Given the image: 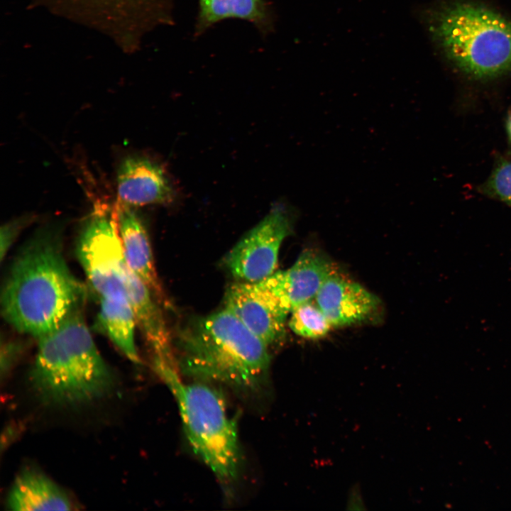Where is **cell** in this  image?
Here are the masks:
<instances>
[{
  "label": "cell",
  "mask_w": 511,
  "mask_h": 511,
  "mask_svg": "<svg viewBox=\"0 0 511 511\" xmlns=\"http://www.w3.org/2000/svg\"><path fill=\"white\" fill-rule=\"evenodd\" d=\"M84 286L70 270L53 227L40 230L13 261L1 292V311L16 331L37 339L79 305Z\"/></svg>",
  "instance_id": "1"
},
{
  "label": "cell",
  "mask_w": 511,
  "mask_h": 511,
  "mask_svg": "<svg viewBox=\"0 0 511 511\" xmlns=\"http://www.w3.org/2000/svg\"><path fill=\"white\" fill-rule=\"evenodd\" d=\"M176 351L181 374L239 389L255 388L270 362L268 346L225 308L181 329Z\"/></svg>",
  "instance_id": "2"
},
{
  "label": "cell",
  "mask_w": 511,
  "mask_h": 511,
  "mask_svg": "<svg viewBox=\"0 0 511 511\" xmlns=\"http://www.w3.org/2000/svg\"><path fill=\"white\" fill-rule=\"evenodd\" d=\"M38 341L30 382L43 403L75 406L99 400L113 390L114 374L79 309Z\"/></svg>",
  "instance_id": "3"
},
{
  "label": "cell",
  "mask_w": 511,
  "mask_h": 511,
  "mask_svg": "<svg viewBox=\"0 0 511 511\" xmlns=\"http://www.w3.org/2000/svg\"><path fill=\"white\" fill-rule=\"evenodd\" d=\"M174 395L187 439L194 453L223 483L238 474L237 426L221 394L206 383H186L177 367H154Z\"/></svg>",
  "instance_id": "4"
},
{
  "label": "cell",
  "mask_w": 511,
  "mask_h": 511,
  "mask_svg": "<svg viewBox=\"0 0 511 511\" xmlns=\"http://www.w3.org/2000/svg\"><path fill=\"white\" fill-rule=\"evenodd\" d=\"M429 31L465 74L486 79L511 70V22L477 5H454L433 16Z\"/></svg>",
  "instance_id": "5"
},
{
  "label": "cell",
  "mask_w": 511,
  "mask_h": 511,
  "mask_svg": "<svg viewBox=\"0 0 511 511\" xmlns=\"http://www.w3.org/2000/svg\"><path fill=\"white\" fill-rule=\"evenodd\" d=\"M52 13L99 31L126 53L174 21L175 0H33Z\"/></svg>",
  "instance_id": "6"
},
{
  "label": "cell",
  "mask_w": 511,
  "mask_h": 511,
  "mask_svg": "<svg viewBox=\"0 0 511 511\" xmlns=\"http://www.w3.org/2000/svg\"><path fill=\"white\" fill-rule=\"evenodd\" d=\"M77 253L86 277L99 299L127 295L125 262L115 209L97 205L86 219Z\"/></svg>",
  "instance_id": "7"
},
{
  "label": "cell",
  "mask_w": 511,
  "mask_h": 511,
  "mask_svg": "<svg viewBox=\"0 0 511 511\" xmlns=\"http://www.w3.org/2000/svg\"><path fill=\"white\" fill-rule=\"evenodd\" d=\"M292 230L284 204L275 205L226 256L228 271L241 282H257L275 272L280 246Z\"/></svg>",
  "instance_id": "8"
},
{
  "label": "cell",
  "mask_w": 511,
  "mask_h": 511,
  "mask_svg": "<svg viewBox=\"0 0 511 511\" xmlns=\"http://www.w3.org/2000/svg\"><path fill=\"white\" fill-rule=\"evenodd\" d=\"M224 304L225 309L268 346L282 338L288 314L260 282L239 281L231 285Z\"/></svg>",
  "instance_id": "9"
},
{
  "label": "cell",
  "mask_w": 511,
  "mask_h": 511,
  "mask_svg": "<svg viewBox=\"0 0 511 511\" xmlns=\"http://www.w3.org/2000/svg\"><path fill=\"white\" fill-rule=\"evenodd\" d=\"M334 271L326 256L318 251L307 249L290 268L275 271L259 282L289 314L300 304L314 300L322 284Z\"/></svg>",
  "instance_id": "10"
},
{
  "label": "cell",
  "mask_w": 511,
  "mask_h": 511,
  "mask_svg": "<svg viewBox=\"0 0 511 511\" xmlns=\"http://www.w3.org/2000/svg\"><path fill=\"white\" fill-rule=\"evenodd\" d=\"M118 203L131 207L167 204L175 195L164 167L145 156L131 155L120 163L116 175Z\"/></svg>",
  "instance_id": "11"
},
{
  "label": "cell",
  "mask_w": 511,
  "mask_h": 511,
  "mask_svg": "<svg viewBox=\"0 0 511 511\" xmlns=\"http://www.w3.org/2000/svg\"><path fill=\"white\" fill-rule=\"evenodd\" d=\"M314 301L332 327L363 322L380 305L376 295L336 270L322 284Z\"/></svg>",
  "instance_id": "12"
},
{
  "label": "cell",
  "mask_w": 511,
  "mask_h": 511,
  "mask_svg": "<svg viewBox=\"0 0 511 511\" xmlns=\"http://www.w3.org/2000/svg\"><path fill=\"white\" fill-rule=\"evenodd\" d=\"M126 292L140 328L153 354V364L177 366L167 326L153 295L127 266Z\"/></svg>",
  "instance_id": "13"
},
{
  "label": "cell",
  "mask_w": 511,
  "mask_h": 511,
  "mask_svg": "<svg viewBox=\"0 0 511 511\" xmlns=\"http://www.w3.org/2000/svg\"><path fill=\"white\" fill-rule=\"evenodd\" d=\"M115 214L125 262L158 299L165 295L154 265L147 231L133 207L117 203Z\"/></svg>",
  "instance_id": "14"
},
{
  "label": "cell",
  "mask_w": 511,
  "mask_h": 511,
  "mask_svg": "<svg viewBox=\"0 0 511 511\" xmlns=\"http://www.w3.org/2000/svg\"><path fill=\"white\" fill-rule=\"evenodd\" d=\"M229 19L251 23L266 37L275 26V13L266 0H198L193 36L199 38L216 24Z\"/></svg>",
  "instance_id": "15"
},
{
  "label": "cell",
  "mask_w": 511,
  "mask_h": 511,
  "mask_svg": "<svg viewBox=\"0 0 511 511\" xmlns=\"http://www.w3.org/2000/svg\"><path fill=\"white\" fill-rule=\"evenodd\" d=\"M13 511L70 510L72 502L67 493L40 471L26 469L15 479L6 498Z\"/></svg>",
  "instance_id": "16"
},
{
  "label": "cell",
  "mask_w": 511,
  "mask_h": 511,
  "mask_svg": "<svg viewBox=\"0 0 511 511\" xmlns=\"http://www.w3.org/2000/svg\"><path fill=\"white\" fill-rule=\"evenodd\" d=\"M99 322L114 345L132 362L140 358L135 344V314L128 295L100 298Z\"/></svg>",
  "instance_id": "17"
},
{
  "label": "cell",
  "mask_w": 511,
  "mask_h": 511,
  "mask_svg": "<svg viewBox=\"0 0 511 511\" xmlns=\"http://www.w3.org/2000/svg\"><path fill=\"white\" fill-rule=\"evenodd\" d=\"M290 314L289 326L295 334L302 337L320 339L332 328L314 300L300 304Z\"/></svg>",
  "instance_id": "18"
},
{
  "label": "cell",
  "mask_w": 511,
  "mask_h": 511,
  "mask_svg": "<svg viewBox=\"0 0 511 511\" xmlns=\"http://www.w3.org/2000/svg\"><path fill=\"white\" fill-rule=\"evenodd\" d=\"M480 190L511 207V161L499 160L488 180L480 187Z\"/></svg>",
  "instance_id": "19"
},
{
  "label": "cell",
  "mask_w": 511,
  "mask_h": 511,
  "mask_svg": "<svg viewBox=\"0 0 511 511\" xmlns=\"http://www.w3.org/2000/svg\"><path fill=\"white\" fill-rule=\"evenodd\" d=\"M30 221L29 216H23L6 223L0 230L1 260L6 255L21 230Z\"/></svg>",
  "instance_id": "20"
},
{
  "label": "cell",
  "mask_w": 511,
  "mask_h": 511,
  "mask_svg": "<svg viewBox=\"0 0 511 511\" xmlns=\"http://www.w3.org/2000/svg\"><path fill=\"white\" fill-rule=\"evenodd\" d=\"M507 132H508L509 138H510V142H511V114H510V117H509V119H508V121H507Z\"/></svg>",
  "instance_id": "21"
}]
</instances>
